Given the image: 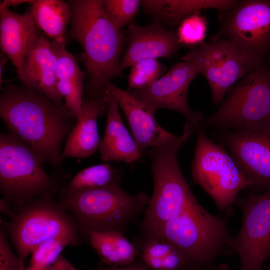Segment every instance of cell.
Wrapping results in <instances>:
<instances>
[{"instance_id":"6da1fadb","label":"cell","mask_w":270,"mask_h":270,"mask_svg":"<svg viewBox=\"0 0 270 270\" xmlns=\"http://www.w3.org/2000/svg\"><path fill=\"white\" fill-rule=\"evenodd\" d=\"M0 116L12 133L54 168L62 161V146L77 120L65 105L25 86L9 84L0 96Z\"/></svg>"},{"instance_id":"7a4b0ae2","label":"cell","mask_w":270,"mask_h":270,"mask_svg":"<svg viewBox=\"0 0 270 270\" xmlns=\"http://www.w3.org/2000/svg\"><path fill=\"white\" fill-rule=\"evenodd\" d=\"M70 34L82 46L89 76L88 94L104 96L106 84L120 76V57L125 42L122 28L106 13L102 0H68Z\"/></svg>"},{"instance_id":"3957f363","label":"cell","mask_w":270,"mask_h":270,"mask_svg":"<svg viewBox=\"0 0 270 270\" xmlns=\"http://www.w3.org/2000/svg\"><path fill=\"white\" fill-rule=\"evenodd\" d=\"M190 122L184 124L178 140L148 149L154 191L142 224L148 238H156L164 225L196 202L180 169L178 152L196 132Z\"/></svg>"},{"instance_id":"277c9868","label":"cell","mask_w":270,"mask_h":270,"mask_svg":"<svg viewBox=\"0 0 270 270\" xmlns=\"http://www.w3.org/2000/svg\"><path fill=\"white\" fill-rule=\"evenodd\" d=\"M42 156L10 132L0 135V192L13 209L54 198L64 188L44 168Z\"/></svg>"},{"instance_id":"5b68a950","label":"cell","mask_w":270,"mask_h":270,"mask_svg":"<svg viewBox=\"0 0 270 270\" xmlns=\"http://www.w3.org/2000/svg\"><path fill=\"white\" fill-rule=\"evenodd\" d=\"M150 200L145 192L132 195L117 184L86 191L60 192L58 202L88 234L116 230L122 232L131 220L145 212Z\"/></svg>"},{"instance_id":"8992f818","label":"cell","mask_w":270,"mask_h":270,"mask_svg":"<svg viewBox=\"0 0 270 270\" xmlns=\"http://www.w3.org/2000/svg\"><path fill=\"white\" fill-rule=\"evenodd\" d=\"M201 125L270 135V74L266 66L247 72Z\"/></svg>"},{"instance_id":"52a82bcc","label":"cell","mask_w":270,"mask_h":270,"mask_svg":"<svg viewBox=\"0 0 270 270\" xmlns=\"http://www.w3.org/2000/svg\"><path fill=\"white\" fill-rule=\"evenodd\" d=\"M155 238L172 244L189 263L207 265L230 248L232 237L224 219L210 214L196 202L167 222Z\"/></svg>"},{"instance_id":"ba28073f","label":"cell","mask_w":270,"mask_h":270,"mask_svg":"<svg viewBox=\"0 0 270 270\" xmlns=\"http://www.w3.org/2000/svg\"><path fill=\"white\" fill-rule=\"evenodd\" d=\"M220 26L210 42L224 39L234 44L247 72L262 66L270 50V0H241L218 13Z\"/></svg>"},{"instance_id":"9c48e42d","label":"cell","mask_w":270,"mask_h":270,"mask_svg":"<svg viewBox=\"0 0 270 270\" xmlns=\"http://www.w3.org/2000/svg\"><path fill=\"white\" fill-rule=\"evenodd\" d=\"M191 176L220 212L230 210L238 193L252 186L231 154L203 131H198Z\"/></svg>"},{"instance_id":"30bf717a","label":"cell","mask_w":270,"mask_h":270,"mask_svg":"<svg viewBox=\"0 0 270 270\" xmlns=\"http://www.w3.org/2000/svg\"><path fill=\"white\" fill-rule=\"evenodd\" d=\"M13 210L14 214L4 228L24 262L41 243L79 228L74 216L54 198L38 199Z\"/></svg>"},{"instance_id":"8fae6325","label":"cell","mask_w":270,"mask_h":270,"mask_svg":"<svg viewBox=\"0 0 270 270\" xmlns=\"http://www.w3.org/2000/svg\"><path fill=\"white\" fill-rule=\"evenodd\" d=\"M182 60L191 64L210 86L212 102L220 104L230 89L246 74V68L237 46L220 39L204 42L192 49Z\"/></svg>"},{"instance_id":"7c38bea8","label":"cell","mask_w":270,"mask_h":270,"mask_svg":"<svg viewBox=\"0 0 270 270\" xmlns=\"http://www.w3.org/2000/svg\"><path fill=\"white\" fill-rule=\"evenodd\" d=\"M238 204L242 223L230 248L239 256L240 270H263L264 262L270 258V188Z\"/></svg>"},{"instance_id":"4fadbf2b","label":"cell","mask_w":270,"mask_h":270,"mask_svg":"<svg viewBox=\"0 0 270 270\" xmlns=\"http://www.w3.org/2000/svg\"><path fill=\"white\" fill-rule=\"evenodd\" d=\"M196 75L193 66L182 61L172 66L150 86L126 91L154 112L161 108L178 112L198 131L205 118L201 112L192 110L188 100V88Z\"/></svg>"},{"instance_id":"5bb4252c","label":"cell","mask_w":270,"mask_h":270,"mask_svg":"<svg viewBox=\"0 0 270 270\" xmlns=\"http://www.w3.org/2000/svg\"><path fill=\"white\" fill-rule=\"evenodd\" d=\"M223 140L252 186L270 188V135L234 131Z\"/></svg>"},{"instance_id":"9a60e30c","label":"cell","mask_w":270,"mask_h":270,"mask_svg":"<svg viewBox=\"0 0 270 270\" xmlns=\"http://www.w3.org/2000/svg\"><path fill=\"white\" fill-rule=\"evenodd\" d=\"M106 88L112 93L123 110L132 130V136L141 152L178 140L174 135L163 128L154 117V112L140 100L108 82Z\"/></svg>"},{"instance_id":"2e32d148","label":"cell","mask_w":270,"mask_h":270,"mask_svg":"<svg viewBox=\"0 0 270 270\" xmlns=\"http://www.w3.org/2000/svg\"><path fill=\"white\" fill-rule=\"evenodd\" d=\"M128 35V46L120 63L121 72L144 58H170L182 46L176 31L166 29L155 20L146 26L131 24Z\"/></svg>"},{"instance_id":"e0dca14e","label":"cell","mask_w":270,"mask_h":270,"mask_svg":"<svg viewBox=\"0 0 270 270\" xmlns=\"http://www.w3.org/2000/svg\"><path fill=\"white\" fill-rule=\"evenodd\" d=\"M16 72L24 86L46 96L58 105L64 104L57 88L56 56L50 41L44 36L40 34Z\"/></svg>"},{"instance_id":"ac0fdd59","label":"cell","mask_w":270,"mask_h":270,"mask_svg":"<svg viewBox=\"0 0 270 270\" xmlns=\"http://www.w3.org/2000/svg\"><path fill=\"white\" fill-rule=\"evenodd\" d=\"M41 34L30 8L24 14L0 8V46L16 70L37 43Z\"/></svg>"},{"instance_id":"d6986e66","label":"cell","mask_w":270,"mask_h":270,"mask_svg":"<svg viewBox=\"0 0 270 270\" xmlns=\"http://www.w3.org/2000/svg\"><path fill=\"white\" fill-rule=\"evenodd\" d=\"M105 97L83 96L81 117L68 136L62 152V160L69 158H86L99 149L100 138L97 119L106 109Z\"/></svg>"},{"instance_id":"ffe728a7","label":"cell","mask_w":270,"mask_h":270,"mask_svg":"<svg viewBox=\"0 0 270 270\" xmlns=\"http://www.w3.org/2000/svg\"><path fill=\"white\" fill-rule=\"evenodd\" d=\"M106 100V125L98 149L100 158L104 162L114 160L132 163L138 161L142 153L123 123L117 100L108 89Z\"/></svg>"},{"instance_id":"44dd1931","label":"cell","mask_w":270,"mask_h":270,"mask_svg":"<svg viewBox=\"0 0 270 270\" xmlns=\"http://www.w3.org/2000/svg\"><path fill=\"white\" fill-rule=\"evenodd\" d=\"M56 58V78L58 91L66 108L77 120L81 117V104L86 73L82 71L72 54L62 42L50 41Z\"/></svg>"},{"instance_id":"7402d4cb","label":"cell","mask_w":270,"mask_h":270,"mask_svg":"<svg viewBox=\"0 0 270 270\" xmlns=\"http://www.w3.org/2000/svg\"><path fill=\"white\" fill-rule=\"evenodd\" d=\"M237 0H144V12L154 20L174 26L188 16L201 10L212 8L218 13L232 8Z\"/></svg>"},{"instance_id":"603a6c76","label":"cell","mask_w":270,"mask_h":270,"mask_svg":"<svg viewBox=\"0 0 270 270\" xmlns=\"http://www.w3.org/2000/svg\"><path fill=\"white\" fill-rule=\"evenodd\" d=\"M89 242L106 266H125L134 262L137 256L135 246L122 234L112 230L88 234Z\"/></svg>"},{"instance_id":"cb8c5ba5","label":"cell","mask_w":270,"mask_h":270,"mask_svg":"<svg viewBox=\"0 0 270 270\" xmlns=\"http://www.w3.org/2000/svg\"><path fill=\"white\" fill-rule=\"evenodd\" d=\"M30 8L39 30L52 40L66 44V28L71 20L68 2L62 0H34Z\"/></svg>"},{"instance_id":"d4e9b609","label":"cell","mask_w":270,"mask_h":270,"mask_svg":"<svg viewBox=\"0 0 270 270\" xmlns=\"http://www.w3.org/2000/svg\"><path fill=\"white\" fill-rule=\"evenodd\" d=\"M144 247L142 260L152 270H178L189 263L185 255L168 240L150 238Z\"/></svg>"},{"instance_id":"484cf974","label":"cell","mask_w":270,"mask_h":270,"mask_svg":"<svg viewBox=\"0 0 270 270\" xmlns=\"http://www.w3.org/2000/svg\"><path fill=\"white\" fill-rule=\"evenodd\" d=\"M121 172L108 163L84 168L61 190L66 192L86 191L120 184Z\"/></svg>"},{"instance_id":"4316f807","label":"cell","mask_w":270,"mask_h":270,"mask_svg":"<svg viewBox=\"0 0 270 270\" xmlns=\"http://www.w3.org/2000/svg\"><path fill=\"white\" fill-rule=\"evenodd\" d=\"M79 228L66 231L38 245L31 252L30 266L36 270H45L60 256L67 246L80 243Z\"/></svg>"},{"instance_id":"83f0119b","label":"cell","mask_w":270,"mask_h":270,"mask_svg":"<svg viewBox=\"0 0 270 270\" xmlns=\"http://www.w3.org/2000/svg\"><path fill=\"white\" fill-rule=\"evenodd\" d=\"M128 78V88L140 90L152 85L168 71L167 67L155 58H144L130 66Z\"/></svg>"},{"instance_id":"f1b7e54d","label":"cell","mask_w":270,"mask_h":270,"mask_svg":"<svg viewBox=\"0 0 270 270\" xmlns=\"http://www.w3.org/2000/svg\"><path fill=\"white\" fill-rule=\"evenodd\" d=\"M208 22L206 18L200 12L184 18L176 31L178 40L182 46H194L204 42Z\"/></svg>"},{"instance_id":"f546056e","label":"cell","mask_w":270,"mask_h":270,"mask_svg":"<svg viewBox=\"0 0 270 270\" xmlns=\"http://www.w3.org/2000/svg\"><path fill=\"white\" fill-rule=\"evenodd\" d=\"M142 0H104V6L112 22L122 28L136 16Z\"/></svg>"},{"instance_id":"4dcf8cb0","label":"cell","mask_w":270,"mask_h":270,"mask_svg":"<svg viewBox=\"0 0 270 270\" xmlns=\"http://www.w3.org/2000/svg\"><path fill=\"white\" fill-rule=\"evenodd\" d=\"M24 262L10 248L3 223L0 228V270H24Z\"/></svg>"},{"instance_id":"1f68e13d","label":"cell","mask_w":270,"mask_h":270,"mask_svg":"<svg viewBox=\"0 0 270 270\" xmlns=\"http://www.w3.org/2000/svg\"><path fill=\"white\" fill-rule=\"evenodd\" d=\"M45 270H78L66 258L60 255L58 258Z\"/></svg>"},{"instance_id":"d6a6232c","label":"cell","mask_w":270,"mask_h":270,"mask_svg":"<svg viewBox=\"0 0 270 270\" xmlns=\"http://www.w3.org/2000/svg\"><path fill=\"white\" fill-rule=\"evenodd\" d=\"M94 270H150L149 268L144 264L132 263L125 266H106L94 269Z\"/></svg>"},{"instance_id":"836d02e7","label":"cell","mask_w":270,"mask_h":270,"mask_svg":"<svg viewBox=\"0 0 270 270\" xmlns=\"http://www.w3.org/2000/svg\"><path fill=\"white\" fill-rule=\"evenodd\" d=\"M34 0H4L0 1V8H7L9 6H16L23 4H32Z\"/></svg>"},{"instance_id":"e575fe53","label":"cell","mask_w":270,"mask_h":270,"mask_svg":"<svg viewBox=\"0 0 270 270\" xmlns=\"http://www.w3.org/2000/svg\"><path fill=\"white\" fill-rule=\"evenodd\" d=\"M8 60V58L6 57V56L4 53H1L0 54V86L2 82V74L4 68L5 66L6 62Z\"/></svg>"},{"instance_id":"d590c367","label":"cell","mask_w":270,"mask_h":270,"mask_svg":"<svg viewBox=\"0 0 270 270\" xmlns=\"http://www.w3.org/2000/svg\"><path fill=\"white\" fill-rule=\"evenodd\" d=\"M262 65H264L270 74V50L266 56Z\"/></svg>"},{"instance_id":"8d00e7d4","label":"cell","mask_w":270,"mask_h":270,"mask_svg":"<svg viewBox=\"0 0 270 270\" xmlns=\"http://www.w3.org/2000/svg\"><path fill=\"white\" fill-rule=\"evenodd\" d=\"M36 270L32 266H29L28 268H27L26 270Z\"/></svg>"},{"instance_id":"74e56055","label":"cell","mask_w":270,"mask_h":270,"mask_svg":"<svg viewBox=\"0 0 270 270\" xmlns=\"http://www.w3.org/2000/svg\"><path fill=\"white\" fill-rule=\"evenodd\" d=\"M263 270H270V266Z\"/></svg>"}]
</instances>
